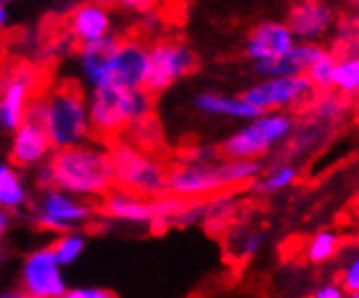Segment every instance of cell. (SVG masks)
<instances>
[{
    "mask_svg": "<svg viewBox=\"0 0 359 298\" xmlns=\"http://www.w3.org/2000/svg\"><path fill=\"white\" fill-rule=\"evenodd\" d=\"M344 298H359V294H346Z\"/></svg>",
    "mask_w": 359,
    "mask_h": 298,
    "instance_id": "35",
    "label": "cell"
},
{
    "mask_svg": "<svg viewBox=\"0 0 359 298\" xmlns=\"http://www.w3.org/2000/svg\"><path fill=\"white\" fill-rule=\"evenodd\" d=\"M292 131H294V120L290 114L285 111L262 114L248 120L236 133H231L222 144V153L226 159L257 161V157L266 155L270 148L285 142Z\"/></svg>",
    "mask_w": 359,
    "mask_h": 298,
    "instance_id": "6",
    "label": "cell"
},
{
    "mask_svg": "<svg viewBox=\"0 0 359 298\" xmlns=\"http://www.w3.org/2000/svg\"><path fill=\"white\" fill-rule=\"evenodd\" d=\"M196 68V57L179 39H161L149 48V70L144 90L159 94Z\"/></svg>",
    "mask_w": 359,
    "mask_h": 298,
    "instance_id": "7",
    "label": "cell"
},
{
    "mask_svg": "<svg viewBox=\"0 0 359 298\" xmlns=\"http://www.w3.org/2000/svg\"><path fill=\"white\" fill-rule=\"evenodd\" d=\"M335 63H337V57L333 50H327L323 48V53L313 59V63L307 68L305 72V79L309 81L311 90L316 92H329L331 90V81H333V70H335Z\"/></svg>",
    "mask_w": 359,
    "mask_h": 298,
    "instance_id": "23",
    "label": "cell"
},
{
    "mask_svg": "<svg viewBox=\"0 0 359 298\" xmlns=\"http://www.w3.org/2000/svg\"><path fill=\"white\" fill-rule=\"evenodd\" d=\"M9 3V0H0V5H7Z\"/></svg>",
    "mask_w": 359,
    "mask_h": 298,
    "instance_id": "36",
    "label": "cell"
},
{
    "mask_svg": "<svg viewBox=\"0 0 359 298\" xmlns=\"http://www.w3.org/2000/svg\"><path fill=\"white\" fill-rule=\"evenodd\" d=\"M294 44H297V39H294L285 22H281V20H264L248 33L244 53L255 66H264V63H272L287 55Z\"/></svg>",
    "mask_w": 359,
    "mask_h": 298,
    "instance_id": "10",
    "label": "cell"
},
{
    "mask_svg": "<svg viewBox=\"0 0 359 298\" xmlns=\"http://www.w3.org/2000/svg\"><path fill=\"white\" fill-rule=\"evenodd\" d=\"M323 53V46L318 44H309V41H297L292 46V50L287 55H283L281 59L272 61V63H264V66H255L257 72L264 79H272V76H305L307 68L313 63V59Z\"/></svg>",
    "mask_w": 359,
    "mask_h": 298,
    "instance_id": "19",
    "label": "cell"
},
{
    "mask_svg": "<svg viewBox=\"0 0 359 298\" xmlns=\"http://www.w3.org/2000/svg\"><path fill=\"white\" fill-rule=\"evenodd\" d=\"M68 29L81 46L111 37V11L100 3H83L70 11Z\"/></svg>",
    "mask_w": 359,
    "mask_h": 298,
    "instance_id": "15",
    "label": "cell"
},
{
    "mask_svg": "<svg viewBox=\"0 0 359 298\" xmlns=\"http://www.w3.org/2000/svg\"><path fill=\"white\" fill-rule=\"evenodd\" d=\"M92 216V209L83 205L70 194L59 189H50L39 207V224L53 231H70L76 224H83Z\"/></svg>",
    "mask_w": 359,
    "mask_h": 298,
    "instance_id": "14",
    "label": "cell"
},
{
    "mask_svg": "<svg viewBox=\"0 0 359 298\" xmlns=\"http://www.w3.org/2000/svg\"><path fill=\"white\" fill-rule=\"evenodd\" d=\"M61 298H118V296L109 290H100V287H79L66 292Z\"/></svg>",
    "mask_w": 359,
    "mask_h": 298,
    "instance_id": "28",
    "label": "cell"
},
{
    "mask_svg": "<svg viewBox=\"0 0 359 298\" xmlns=\"http://www.w3.org/2000/svg\"><path fill=\"white\" fill-rule=\"evenodd\" d=\"M153 107L151 94L142 90H124L116 85L96 88L88 100L90 129L102 137L122 133L129 126L146 122Z\"/></svg>",
    "mask_w": 359,
    "mask_h": 298,
    "instance_id": "4",
    "label": "cell"
},
{
    "mask_svg": "<svg viewBox=\"0 0 359 298\" xmlns=\"http://www.w3.org/2000/svg\"><path fill=\"white\" fill-rule=\"evenodd\" d=\"M22 276L25 290L33 298H61L68 292L61 274V266L57 264L50 248H41L29 255Z\"/></svg>",
    "mask_w": 359,
    "mask_h": 298,
    "instance_id": "12",
    "label": "cell"
},
{
    "mask_svg": "<svg viewBox=\"0 0 359 298\" xmlns=\"http://www.w3.org/2000/svg\"><path fill=\"white\" fill-rule=\"evenodd\" d=\"M344 296H346V292H344L342 287H337V285H327V287H323L320 292H316L313 298H344Z\"/></svg>",
    "mask_w": 359,
    "mask_h": 298,
    "instance_id": "31",
    "label": "cell"
},
{
    "mask_svg": "<svg viewBox=\"0 0 359 298\" xmlns=\"http://www.w3.org/2000/svg\"><path fill=\"white\" fill-rule=\"evenodd\" d=\"M194 107L201 114L207 116H218V118H231V120H252L257 118V109H252L250 104L242 96H224L216 92H203L196 96Z\"/></svg>",
    "mask_w": 359,
    "mask_h": 298,
    "instance_id": "20",
    "label": "cell"
},
{
    "mask_svg": "<svg viewBox=\"0 0 359 298\" xmlns=\"http://www.w3.org/2000/svg\"><path fill=\"white\" fill-rule=\"evenodd\" d=\"M118 3L126 11H149L155 0H118Z\"/></svg>",
    "mask_w": 359,
    "mask_h": 298,
    "instance_id": "30",
    "label": "cell"
},
{
    "mask_svg": "<svg viewBox=\"0 0 359 298\" xmlns=\"http://www.w3.org/2000/svg\"><path fill=\"white\" fill-rule=\"evenodd\" d=\"M7 226H9V216H7L5 209H0V236L7 231Z\"/></svg>",
    "mask_w": 359,
    "mask_h": 298,
    "instance_id": "32",
    "label": "cell"
},
{
    "mask_svg": "<svg viewBox=\"0 0 359 298\" xmlns=\"http://www.w3.org/2000/svg\"><path fill=\"white\" fill-rule=\"evenodd\" d=\"M27 120L41 124L57 151L86 144L92 133L88 98L72 85H61L46 96L33 98L27 109Z\"/></svg>",
    "mask_w": 359,
    "mask_h": 298,
    "instance_id": "2",
    "label": "cell"
},
{
    "mask_svg": "<svg viewBox=\"0 0 359 298\" xmlns=\"http://www.w3.org/2000/svg\"><path fill=\"white\" fill-rule=\"evenodd\" d=\"M53 151V144L41 129V124L25 120L22 124L13 131L11 142V159L18 165H37L44 161Z\"/></svg>",
    "mask_w": 359,
    "mask_h": 298,
    "instance_id": "16",
    "label": "cell"
},
{
    "mask_svg": "<svg viewBox=\"0 0 359 298\" xmlns=\"http://www.w3.org/2000/svg\"><path fill=\"white\" fill-rule=\"evenodd\" d=\"M313 94L311 85L305 76H272L262 79L244 92V100L257 114L285 111L290 107L305 102Z\"/></svg>",
    "mask_w": 359,
    "mask_h": 298,
    "instance_id": "8",
    "label": "cell"
},
{
    "mask_svg": "<svg viewBox=\"0 0 359 298\" xmlns=\"http://www.w3.org/2000/svg\"><path fill=\"white\" fill-rule=\"evenodd\" d=\"M5 298H33V296H29V294H22V296H18V294H11V296H5Z\"/></svg>",
    "mask_w": 359,
    "mask_h": 298,
    "instance_id": "34",
    "label": "cell"
},
{
    "mask_svg": "<svg viewBox=\"0 0 359 298\" xmlns=\"http://www.w3.org/2000/svg\"><path fill=\"white\" fill-rule=\"evenodd\" d=\"M262 172L257 161L226 159L220 163H183L168 172V194L183 198L187 203H198L216 191L250 183Z\"/></svg>",
    "mask_w": 359,
    "mask_h": 298,
    "instance_id": "3",
    "label": "cell"
},
{
    "mask_svg": "<svg viewBox=\"0 0 359 298\" xmlns=\"http://www.w3.org/2000/svg\"><path fill=\"white\" fill-rule=\"evenodd\" d=\"M342 290L346 294H357L359 292V262L357 259H353V264L344 270Z\"/></svg>",
    "mask_w": 359,
    "mask_h": 298,
    "instance_id": "29",
    "label": "cell"
},
{
    "mask_svg": "<svg viewBox=\"0 0 359 298\" xmlns=\"http://www.w3.org/2000/svg\"><path fill=\"white\" fill-rule=\"evenodd\" d=\"M102 211L109 218L126 220V222H153L155 220L153 201L133 196L129 191H122L118 187H111L107 194H104Z\"/></svg>",
    "mask_w": 359,
    "mask_h": 298,
    "instance_id": "18",
    "label": "cell"
},
{
    "mask_svg": "<svg viewBox=\"0 0 359 298\" xmlns=\"http://www.w3.org/2000/svg\"><path fill=\"white\" fill-rule=\"evenodd\" d=\"M118 46L116 37H104L100 41H92V44H83L79 50V68L81 74L92 88H104L107 85V70H109V59Z\"/></svg>",
    "mask_w": 359,
    "mask_h": 298,
    "instance_id": "17",
    "label": "cell"
},
{
    "mask_svg": "<svg viewBox=\"0 0 359 298\" xmlns=\"http://www.w3.org/2000/svg\"><path fill=\"white\" fill-rule=\"evenodd\" d=\"M297 175L299 172H297V168H294V165H279V168H274L266 179H262L259 189H264V191L285 189V187H290L294 181H297Z\"/></svg>",
    "mask_w": 359,
    "mask_h": 298,
    "instance_id": "26",
    "label": "cell"
},
{
    "mask_svg": "<svg viewBox=\"0 0 359 298\" xmlns=\"http://www.w3.org/2000/svg\"><path fill=\"white\" fill-rule=\"evenodd\" d=\"M35 72L29 68H18L3 85L0 94V129L15 131L27 120L29 102L35 92Z\"/></svg>",
    "mask_w": 359,
    "mask_h": 298,
    "instance_id": "11",
    "label": "cell"
},
{
    "mask_svg": "<svg viewBox=\"0 0 359 298\" xmlns=\"http://www.w3.org/2000/svg\"><path fill=\"white\" fill-rule=\"evenodd\" d=\"M41 183L70 196H98L114 187V165L109 151L81 144L57 151L41 168Z\"/></svg>",
    "mask_w": 359,
    "mask_h": 298,
    "instance_id": "1",
    "label": "cell"
},
{
    "mask_svg": "<svg viewBox=\"0 0 359 298\" xmlns=\"http://www.w3.org/2000/svg\"><path fill=\"white\" fill-rule=\"evenodd\" d=\"M109 155L114 165V185H118V189L146 201L168 194V170L161 161L137 151L131 144H116Z\"/></svg>",
    "mask_w": 359,
    "mask_h": 298,
    "instance_id": "5",
    "label": "cell"
},
{
    "mask_svg": "<svg viewBox=\"0 0 359 298\" xmlns=\"http://www.w3.org/2000/svg\"><path fill=\"white\" fill-rule=\"evenodd\" d=\"M337 246H340V238H337L335 233H329V231L318 233V236H316L309 244L307 257L311 264H323V262L333 257Z\"/></svg>",
    "mask_w": 359,
    "mask_h": 298,
    "instance_id": "24",
    "label": "cell"
},
{
    "mask_svg": "<svg viewBox=\"0 0 359 298\" xmlns=\"http://www.w3.org/2000/svg\"><path fill=\"white\" fill-rule=\"evenodd\" d=\"M333 88L344 96L357 94V90H359V59H357V55L337 59L335 70H333V81H331V90Z\"/></svg>",
    "mask_w": 359,
    "mask_h": 298,
    "instance_id": "22",
    "label": "cell"
},
{
    "mask_svg": "<svg viewBox=\"0 0 359 298\" xmlns=\"http://www.w3.org/2000/svg\"><path fill=\"white\" fill-rule=\"evenodd\" d=\"M83 248H86V240H83L81 236H72L70 233V236H63L50 250H53L59 266H70L81 257Z\"/></svg>",
    "mask_w": 359,
    "mask_h": 298,
    "instance_id": "25",
    "label": "cell"
},
{
    "mask_svg": "<svg viewBox=\"0 0 359 298\" xmlns=\"http://www.w3.org/2000/svg\"><path fill=\"white\" fill-rule=\"evenodd\" d=\"M27 201V189L18 170L9 163H0V209H15Z\"/></svg>",
    "mask_w": 359,
    "mask_h": 298,
    "instance_id": "21",
    "label": "cell"
},
{
    "mask_svg": "<svg viewBox=\"0 0 359 298\" xmlns=\"http://www.w3.org/2000/svg\"><path fill=\"white\" fill-rule=\"evenodd\" d=\"M335 22V11L325 0H297L287 15V27L294 39L316 44L323 39Z\"/></svg>",
    "mask_w": 359,
    "mask_h": 298,
    "instance_id": "13",
    "label": "cell"
},
{
    "mask_svg": "<svg viewBox=\"0 0 359 298\" xmlns=\"http://www.w3.org/2000/svg\"><path fill=\"white\" fill-rule=\"evenodd\" d=\"M340 111H342V104L333 96H323L318 102H316V116H318L320 120H331Z\"/></svg>",
    "mask_w": 359,
    "mask_h": 298,
    "instance_id": "27",
    "label": "cell"
},
{
    "mask_svg": "<svg viewBox=\"0 0 359 298\" xmlns=\"http://www.w3.org/2000/svg\"><path fill=\"white\" fill-rule=\"evenodd\" d=\"M7 20H9V11H7V7H5V5H0V31L5 29Z\"/></svg>",
    "mask_w": 359,
    "mask_h": 298,
    "instance_id": "33",
    "label": "cell"
},
{
    "mask_svg": "<svg viewBox=\"0 0 359 298\" xmlns=\"http://www.w3.org/2000/svg\"><path fill=\"white\" fill-rule=\"evenodd\" d=\"M149 70V46L140 39H118V46L109 59L107 85L124 90H142Z\"/></svg>",
    "mask_w": 359,
    "mask_h": 298,
    "instance_id": "9",
    "label": "cell"
}]
</instances>
